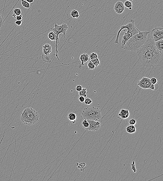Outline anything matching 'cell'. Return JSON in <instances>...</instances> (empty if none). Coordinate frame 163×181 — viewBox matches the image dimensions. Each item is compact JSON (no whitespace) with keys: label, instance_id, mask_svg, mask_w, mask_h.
I'll return each instance as SVG.
<instances>
[{"label":"cell","instance_id":"603a6c76","mask_svg":"<svg viewBox=\"0 0 163 181\" xmlns=\"http://www.w3.org/2000/svg\"><path fill=\"white\" fill-rule=\"evenodd\" d=\"M21 3L22 6L28 9V8H30V3L27 2L25 0H21Z\"/></svg>","mask_w":163,"mask_h":181},{"label":"cell","instance_id":"3957f363","mask_svg":"<svg viewBox=\"0 0 163 181\" xmlns=\"http://www.w3.org/2000/svg\"><path fill=\"white\" fill-rule=\"evenodd\" d=\"M123 29H125V33L122 39L121 47L123 48V46L127 41L132 37L136 33H139L138 29L136 27L135 25V21L133 19H131L127 25L121 26L117 35L116 39L115 41V43H119V38L121 31Z\"/></svg>","mask_w":163,"mask_h":181},{"label":"cell","instance_id":"4fadbf2b","mask_svg":"<svg viewBox=\"0 0 163 181\" xmlns=\"http://www.w3.org/2000/svg\"><path fill=\"white\" fill-rule=\"evenodd\" d=\"M89 56L88 54L86 53L81 54L80 57V60L81 62L82 65H84V63L87 62L89 60Z\"/></svg>","mask_w":163,"mask_h":181},{"label":"cell","instance_id":"5bb4252c","mask_svg":"<svg viewBox=\"0 0 163 181\" xmlns=\"http://www.w3.org/2000/svg\"><path fill=\"white\" fill-rule=\"evenodd\" d=\"M155 45L158 50L161 53L163 50V39L158 40L155 42Z\"/></svg>","mask_w":163,"mask_h":181},{"label":"cell","instance_id":"f1b7e54d","mask_svg":"<svg viewBox=\"0 0 163 181\" xmlns=\"http://www.w3.org/2000/svg\"><path fill=\"white\" fill-rule=\"evenodd\" d=\"M85 104L87 105H90L92 103V101L90 98H87L85 100Z\"/></svg>","mask_w":163,"mask_h":181},{"label":"cell","instance_id":"836d02e7","mask_svg":"<svg viewBox=\"0 0 163 181\" xmlns=\"http://www.w3.org/2000/svg\"><path fill=\"white\" fill-rule=\"evenodd\" d=\"M82 89H83V87L81 86V85H77L75 88V90L78 92H79V91H81Z\"/></svg>","mask_w":163,"mask_h":181},{"label":"cell","instance_id":"9c48e42d","mask_svg":"<svg viewBox=\"0 0 163 181\" xmlns=\"http://www.w3.org/2000/svg\"><path fill=\"white\" fill-rule=\"evenodd\" d=\"M87 120L89 123V126L87 128L85 129L86 130L96 131L98 130L101 127V124L99 121L91 120Z\"/></svg>","mask_w":163,"mask_h":181},{"label":"cell","instance_id":"8992f818","mask_svg":"<svg viewBox=\"0 0 163 181\" xmlns=\"http://www.w3.org/2000/svg\"><path fill=\"white\" fill-rule=\"evenodd\" d=\"M68 29V27L66 24H63L61 25H58L56 23H55L54 27L52 28L51 29V31H53L55 33L56 36V56L57 58V59L61 62L59 59L58 56V51H57V43L59 41V36L60 33H62L63 36L65 37V35L66 33V32Z\"/></svg>","mask_w":163,"mask_h":181},{"label":"cell","instance_id":"6da1fadb","mask_svg":"<svg viewBox=\"0 0 163 181\" xmlns=\"http://www.w3.org/2000/svg\"><path fill=\"white\" fill-rule=\"evenodd\" d=\"M136 51L141 63L148 68L156 65L162 53L157 49L155 42L152 38L147 39L144 44Z\"/></svg>","mask_w":163,"mask_h":181},{"label":"cell","instance_id":"d4e9b609","mask_svg":"<svg viewBox=\"0 0 163 181\" xmlns=\"http://www.w3.org/2000/svg\"><path fill=\"white\" fill-rule=\"evenodd\" d=\"M82 125L85 129L87 128L89 126V123H88L87 120L85 119H84V121L82 122Z\"/></svg>","mask_w":163,"mask_h":181},{"label":"cell","instance_id":"2e32d148","mask_svg":"<svg viewBox=\"0 0 163 181\" xmlns=\"http://www.w3.org/2000/svg\"><path fill=\"white\" fill-rule=\"evenodd\" d=\"M126 131L129 133H133L136 131L135 126L133 125H130L126 127Z\"/></svg>","mask_w":163,"mask_h":181},{"label":"cell","instance_id":"cb8c5ba5","mask_svg":"<svg viewBox=\"0 0 163 181\" xmlns=\"http://www.w3.org/2000/svg\"><path fill=\"white\" fill-rule=\"evenodd\" d=\"M91 61L92 62L93 64L95 65V67H97L100 64V61H99V59L98 58L92 59V60H91Z\"/></svg>","mask_w":163,"mask_h":181},{"label":"cell","instance_id":"e575fe53","mask_svg":"<svg viewBox=\"0 0 163 181\" xmlns=\"http://www.w3.org/2000/svg\"><path fill=\"white\" fill-rule=\"evenodd\" d=\"M22 20H17L15 21V23L17 26H20L22 25Z\"/></svg>","mask_w":163,"mask_h":181},{"label":"cell","instance_id":"7a4b0ae2","mask_svg":"<svg viewBox=\"0 0 163 181\" xmlns=\"http://www.w3.org/2000/svg\"><path fill=\"white\" fill-rule=\"evenodd\" d=\"M138 31V33L132 36L125 44L123 48L125 50L136 51L148 39L147 36L150 31H141L139 29Z\"/></svg>","mask_w":163,"mask_h":181},{"label":"cell","instance_id":"277c9868","mask_svg":"<svg viewBox=\"0 0 163 181\" xmlns=\"http://www.w3.org/2000/svg\"><path fill=\"white\" fill-rule=\"evenodd\" d=\"M21 120L24 124L30 126L38 122L39 114L33 109L26 108L23 111L21 116Z\"/></svg>","mask_w":163,"mask_h":181},{"label":"cell","instance_id":"4316f807","mask_svg":"<svg viewBox=\"0 0 163 181\" xmlns=\"http://www.w3.org/2000/svg\"><path fill=\"white\" fill-rule=\"evenodd\" d=\"M158 84H151L150 87V89L152 90H156L158 89Z\"/></svg>","mask_w":163,"mask_h":181},{"label":"cell","instance_id":"d590c367","mask_svg":"<svg viewBox=\"0 0 163 181\" xmlns=\"http://www.w3.org/2000/svg\"><path fill=\"white\" fill-rule=\"evenodd\" d=\"M22 18H23V16L21 14L16 16L15 19H16L17 20H22Z\"/></svg>","mask_w":163,"mask_h":181},{"label":"cell","instance_id":"e0dca14e","mask_svg":"<svg viewBox=\"0 0 163 181\" xmlns=\"http://www.w3.org/2000/svg\"><path fill=\"white\" fill-rule=\"evenodd\" d=\"M49 39L52 41H54L56 40V37L55 33L52 31H50L48 35Z\"/></svg>","mask_w":163,"mask_h":181},{"label":"cell","instance_id":"52a82bcc","mask_svg":"<svg viewBox=\"0 0 163 181\" xmlns=\"http://www.w3.org/2000/svg\"><path fill=\"white\" fill-rule=\"evenodd\" d=\"M152 38L154 42L163 39V28L156 27L151 32Z\"/></svg>","mask_w":163,"mask_h":181},{"label":"cell","instance_id":"d6986e66","mask_svg":"<svg viewBox=\"0 0 163 181\" xmlns=\"http://www.w3.org/2000/svg\"><path fill=\"white\" fill-rule=\"evenodd\" d=\"M14 14L12 16L14 18H16V16L17 15H20L21 14V9L19 8H15L14 10Z\"/></svg>","mask_w":163,"mask_h":181},{"label":"cell","instance_id":"ffe728a7","mask_svg":"<svg viewBox=\"0 0 163 181\" xmlns=\"http://www.w3.org/2000/svg\"><path fill=\"white\" fill-rule=\"evenodd\" d=\"M124 6L130 10H132L133 7V3L130 0H126L125 1L124 4Z\"/></svg>","mask_w":163,"mask_h":181},{"label":"cell","instance_id":"f35d334b","mask_svg":"<svg viewBox=\"0 0 163 181\" xmlns=\"http://www.w3.org/2000/svg\"></svg>","mask_w":163,"mask_h":181},{"label":"cell","instance_id":"f546056e","mask_svg":"<svg viewBox=\"0 0 163 181\" xmlns=\"http://www.w3.org/2000/svg\"><path fill=\"white\" fill-rule=\"evenodd\" d=\"M136 121L134 119H131L129 120V123L130 125H134L136 124Z\"/></svg>","mask_w":163,"mask_h":181},{"label":"cell","instance_id":"ba28073f","mask_svg":"<svg viewBox=\"0 0 163 181\" xmlns=\"http://www.w3.org/2000/svg\"><path fill=\"white\" fill-rule=\"evenodd\" d=\"M51 50L52 47L49 44H46L44 45L43 47V60L45 59L44 61H47L49 62H50L51 60L50 59V54L52 52Z\"/></svg>","mask_w":163,"mask_h":181},{"label":"cell","instance_id":"9a60e30c","mask_svg":"<svg viewBox=\"0 0 163 181\" xmlns=\"http://www.w3.org/2000/svg\"><path fill=\"white\" fill-rule=\"evenodd\" d=\"M78 118V116L74 113H70L68 114V119L71 121L72 123L74 124L76 122V120Z\"/></svg>","mask_w":163,"mask_h":181},{"label":"cell","instance_id":"7c38bea8","mask_svg":"<svg viewBox=\"0 0 163 181\" xmlns=\"http://www.w3.org/2000/svg\"><path fill=\"white\" fill-rule=\"evenodd\" d=\"M118 115L122 119H126L129 118L130 114H129V111L128 110L122 109H121L120 113L118 114Z\"/></svg>","mask_w":163,"mask_h":181},{"label":"cell","instance_id":"44dd1931","mask_svg":"<svg viewBox=\"0 0 163 181\" xmlns=\"http://www.w3.org/2000/svg\"><path fill=\"white\" fill-rule=\"evenodd\" d=\"M88 92L87 91L86 89L83 88L81 91L79 92V95L80 96H83L85 98L87 97Z\"/></svg>","mask_w":163,"mask_h":181},{"label":"cell","instance_id":"74e56055","mask_svg":"<svg viewBox=\"0 0 163 181\" xmlns=\"http://www.w3.org/2000/svg\"><path fill=\"white\" fill-rule=\"evenodd\" d=\"M25 1L29 3H32L34 1V0H25Z\"/></svg>","mask_w":163,"mask_h":181},{"label":"cell","instance_id":"484cf974","mask_svg":"<svg viewBox=\"0 0 163 181\" xmlns=\"http://www.w3.org/2000/svg\"><path fill=\"white\" fill-rule=\"evenodd\" d=\"M87 66H88V68L91 70L94 69H95V67L91 60H90L88 62V64H87Z\"/></svg>","mask_w":163,"mask_h":181},{"label":"cell","instance_id":"ac0fdd59","mask_svg":"<svg viewBox=\"0 0 163 181\" xmlns=\"http://www.w3.org/2000/svg\"><path fill=\"white\" fill-rule=\"evenodd\" d=\"M71 15L72 18L78 19L79 17V14L78 11L75 9H74L71 12Z\"/></svg>","mask_w":163,"mask_h":181},{"label":"cell","instance_id":"5b68a950","mask_svg":"<svg viewBox=\"0 0 163 181\" xmlns=\"http://www.w3.org/2000/svg\"><path fill=\"white\" fill-rule=\"evenodd\" d=\"M81 115L84 119L97 121L102 118L101 111L98 108L89 107L84 108Z\"/></svg>","mask_w":163,"mask_h":181},{"label":"cell","instance_id":"7402d4cb","mask_svg":"<svg viewBox=\"0 0 163 181\" xmlns=\"http://www.w3.org/2000/svg\"><path fill=\"white\" fill-rule=\"evenodd\" d=\"M86 164L84 162L79 163H77L76 164V166L78 167V168L81 171H83L84 170V167H85Z\"/></svg>","mask_w":163,"mask_h":181},{"label":"cell","instance_id":"4dcf8cb0","mask_svg":"<svg viewBox=\"0 0 163 181\" xmlns=\"http://www.w3.org/2000/svg\"><path fill=\"white\" fill-rule=\"evenodd\" d=\"M152 84H156L157 83L158 80L155 77H152L150 79Z\"/></svg>","mask_w":163,"mask_h":181},{"label":"cell","instance_id":"1f68e13d","mask_svg":"<svg viewBox=\"0 0 163 181\" xmlns=\"http://www.w3.org/2000/svg\"><path fill=\"white\" fill-rule=\"evenodd\" d=\"M4 18L3 15L0 13V27L2 25L3 22H4Z\"/></svg>","mask_w":163,"mask_h":181},{"label":"cell","instance_id":"30bf717a","mask_svg":"<svg viewBox=\"0 0 163 181\" xmlns=\"http://www.w3.org/2000/svg\"><path fill=\"white\" fill-rule=\"evenodd\" d=\"M151 84L150 79L146 77H143L138 83V86L144 89H150Z\"/></svg>","mask_w":163,"mask_h":181},{"label":"cell","instance_id":"8d00e7d4","mask_svg":"<svg viewBox=\"0 0 163 181\" xmlns=\"http://www.w3.org/2000/svg\"><path fill=\"white\" fill-rule=\"evenodd\" d=\"M79 100L81 102H83L85 101V98L83 96H80L79 98Z\"/></svg>","mask_w":163,"mask_h":181},{"label":"cell","instance_id":"8fae6325","mask_svg":"<svg viewBox=\"0 0 163 181\" xmlns=\"http://www.w3.org/2000/svg\"><path fill=\"white\" fill-rule=\"evenodd\" d=\"M114 9L117 14H120L122 13L125 10L124 3L121 1H118L115 4Z\"/></svg>","mask_w":163,"mask_h":181},{"label":"cell","instance_id":"83f0119b","mask_svg":"<svg viewBox=\"0 0 163 181\" xmlns=\"http://www.w3.org/2000/svg\"><path fill=\"white\" fill-rule=\"evenodd\" d=\"M98 55L97 54L95 53H92L90 54V57L91 60L94 59L98 58Z\"/></svg>","mask_w":163,"mask_h":181},{"label":"cell","instance_id":"d6a6232c","mask_svg":"<svg viewBox=\"0 0 163 181\" xmlns=\"http://www.w3.org/2000/svg\"><path fill=\"white\" fill-rule=\"evenodd\" d=\"M131 166H132V171H134V172H136V169L135 164V161H133V163H132L131 164Z\"/></svg>","mask_w":163,"mask_h":181}]
</instances>
